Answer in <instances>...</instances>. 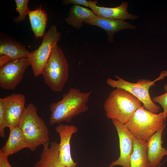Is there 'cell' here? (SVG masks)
I'll return each instance as SVG.
<instances>
[{
    "instance_id": "obj_24",
    "label": "cell",
    "mask_w": 167,
    "mask_h": 167,
    "mask_svg": "<svg viewBox=\"0 0 167 167\" xmlns=\"http://www.w3.org/2000/svg\"><path fill=\"white\" fill-rule=\"evenodd\" d=\"M91 1L86 0H64L61 4L64 5H67L73 4L74 5H82L90 7Z\"/></svg>"
},
{
    "instance_id": "obj_1",
    "label": "cell",
    "mask_w": 167,
    "mask_h": 167,
    "mask_svg": "<svg viewBox=\"0 0 167 167\" xmlns=\"http://www.w3.org/2000/svg\"><path fill=\"white\" fill-rule=\"evenodd\" d=\"M92 92L91 91L83 92L79 89L70 88L61 100L50 104L49 124L64 121L70 122L73 117L87 111L89 108L87 102Z\"/></svg>"
},
{
    "instance_id": "obj_4",
    "label": "cell",
    "mask_w": 167,
    "mask_h": 167,
    "mask_svg": "<svg viewBox=\"0 0 167 167\" xmlns=\"http://www.w3.org/2000/svg\"><path fill=\"white\" fill-rule=\"evenodd\" d=\"M167 117L163 112L154 113L141 106L125 125L135 137L147 141L165 124Z\"/></svg>"
},
{
    "instance_id": "obj_2",
    "label": "cell",
    "mask_w": 167,
    "mask_h": 167,
    "mask_svg": "<svg viewBox=\"0 0 167 167\" xmlns=\"http://www.w3.org/2000/svg\"><path fill=\"white\" fill-rule=\"evenodd\" d=\"M18 126L31 151H34L38 146L49 142L48 127L38 114L37 109L33 104L30 103L27 105Z\"/></svg>"
},
{
    "instance_id": "obj_7",
    "label": "cell",
    "mask_w": 167,
    "mask_h": 167,
    "mask_svg": "<svg viewBox=\"0 0 167 167\" xmlns=\"http://www.w3.org/2000/svg\"><path fill=\"white\" fill-rule=\"evenodd\" d=\"M61 36V33L58 31L57 26L52 25L44 35L38 48L31 52L27 58L35 77L41 75L45 65Z\"/></svg>"
},
{
    "instance_id": "obj_9",
    "label": "cell",
    "mask_w": 167,
    "mask_h": 167,
    "mask_svg": "<svg viewBox=\"0 0 167 167\" xmlns=\"http://www.w3.org/2000/svg\"><path fill=\"white\" fill-rule=\"evenodd\" d=\"M112 120L119 137L120 155L118 158L113 161L109 167L117 165L130 167V157L133 151L134 136L128 129L125 123L115 119Z\"/></svg>"
},
{
    "instance_id": "obj_21",
    "label": "cell",
    "mask_w": 167,
    "mask_h": 167,
    "mask_svg": "<svg viewBox=\"0 0 167 167\" xmlns=\"http://www.w3.org/2000/svg\"><path fill=\"white\" fill-rule=\"evenodd\" d=\"M17 11L19 15L13 19L14 21L16 23H19L23 21L28 15L29 9L28 8V0H15Z\"/></svg>"
},
{
    "instance_id": "obj_18",
    "label": "cell",
    "mask_w": 167,
    "mask_h": 167,
    "mask_svg": "<svg viewBox=\"0 0 167 167\" xmlns=\"http://www.w3.org/2000/svg\"><path fill=\"white\" fill-rule=\"evenodd\" d=\"M65 22L74 28H81L83 23L95 18L96 16L92 11L79 5H74L71 7Z\"/></svg>"
},
{
    "instance_id": "obj_20",
    "label": "cell",
    "mask_w": 167,
    "mask_h": 167,
    "mask_svg": "<svg viewBox=\"0 0 167 167\" xmlns=\"http://www.w3.org/2000/svg\"><path fill=\"white\" fill-rule=\"evenodd\" d=\"M28 15L32 29L36 37L44 36L48 20L45 11L41 7H38L33 10H29Z\"/></svg>"
},
{
    "instance_id": "obj_16",
    "label": "cell",
    "mask_w": 167,
    "mask_h": 167,
    "mask_svg": "<svg viewBox=\"0 0 167 167\" xmlns=\"http://www.w3.org/2000/svg\"><path fill=\"white\" fill-rule=\"evenodd\" d=\"M9 128L10 133L8 139L0 149V152L8 157L24 148H28L23 132L18 126Z\"/></svg>"
},
{
    "instance_id": "obj_8",
    "label": "cell",
    "mask_w": 167,
    "mask_h": 167,
    "mask_svg": "<svg viewBox=\"0 0 167 167\" xmlns=\"http://www.w3.org/2000/svg\"><path fill=\"white\" fill-rule=\"evenodd\" d=\"M30 66L28 58L10 61L0 66V87L13 90L21 81L27 68Z\"/></svg>"
},
{
    "instance_id": "obj_10",
    "label": "cell",
    "mask_w": 167,
    "mask_h": 167,
    "mask_svg": "<svg viewBox=\"0 0 167 167\" xmlns=\"http://www.w3.org/2000/svg\"><path fill=\"white\" fill-rule=\"evenodd\" d=\"M0 99L4 108L6 127L18 126L26 109L25 95L14 93Z\"/></svg>"
},
{
    "instance_id": "obj_22",
    "label": "cell",
    "mask_w": 167,
    "mask_h": 167,
    "mask_svg": "<svg viewBox=\"0 0 167 167\" xmlns=\"http://www.w3.org/2000/svg\"><path fill=\"white\" fill-rule=\"evenodd\" d=\"M163 88L166 92L154 97L152 100L154 102L157 103L161 105L163 109V113L167 116V83L164 85Z\"/></svg>"
},
{
    "instance_id": "obj_11",
    "label": "cell",
    "mask_w": 167,
    "mask_h": 167,
    "mask_svg": "<svg viewBox=\"0 0 167 167\" xmlns=\"http://www.w3.org/2000/svg\"><path fill=\"white\" fill-rule=\"evenodd\" d=\"M55 131L60 137L59 151L61 162L66 167H76L77 163L75 162L71 157L70 140L72 135L78 132L77 128L73 125L60 124L56 127Z\"/></svg>"
},
{
    "instance_id": "obj_13",
    "label": "cell",
    "mask_w": 167,
    "mask_h": 167,
    "mask_svg": "<svg viewBox=\"0 0 167 167\" xmlns=\"http://www.w3.org/2000/svg\"><path fill=\"white\" fill-rule=\"evenodd\" d=\"M97 1H92L90 8L96 15L110 19L123 20L134 19L139 17L128 13L127 10L128 3L123 2L119 6L114 7L100 6L96 5Z\"/></svg>"
},
{
    "instance_id": "obj_12",
    "label": "cell",
    "mask_w": 167,
    "mask_h": 167,
    "mask_svg": "<svg viewBox=\"0 0 167 167\" xmlns=\"http://www.w3.org/2000/svg\"><path fill=\"white\" fill-rule=\"evenodd\" d=\"M31 52L25 46L7 36L2 35L0 39V66L11 60L28 58Z\"/></svg>"
},
{
    "instance_id": "obj_17",
    "label": "cell",
    "mask_w": 167,
    "mask_h": 167,
    "mask_svg": "<svg viewBox=\"0 0 167 167\" xmlns=\"http://www.w3.org/2000/svg\"><path fill=\"white\" fill-rule=\"evenodd\" d=\"M43 145V148L39 161L33 167H66L60 159L59 143L56 142H48Z\"/></svg>"
},
{
    "instance_id": "obj_3",
    "label": "cell",
    "mask_w": 167,
    "mask_h": 167,
    "mask_svg": "<svg viewBox=\"0 0 167 167\" xmlns=\"http://www.w3.org/2000/svg\"><path fill=\"white\" fill-rule=\"evenodd\" d=\"M141 106L140 101L129 92L116 88L110 93L104 108L108 118L125 124Z\"/></svg>"
},
{
    "instance_id": "obj_14",
    "label": "cell",
    "mask_w": 167,
    "mask_h": 167,
    "mask_svg": "<svg viewBox=\"0 0 167 167\" xmlns=\"http://www.w3.org/2000/svg\"><path fill=\"white\" fill-rule=\"evenodd\" d=\"M165 124L149 138L147 154L150 167H159L163 157L167 156V149L162 146V137Z\"/></svg>"
},
{
    "instance_id": "obj_6",
    "label": "cell",
    "mask_w": 167,
    "mask_h": 167,
    "mask_svg": "<svg viewBox=\"0 0 167 167\" xmlns=\"http://www.w3.org/2000/svg\"><path fill=\"white\" fill-rule=\"evenodd\" d=\"M167 76V71L162 72L160 76L153 81L149 79H139L136 83L127 81L118 75L115 76L117 80L108 78L106 84L113 88H120L129 92L137 98L143 104L147 110L156 113L160 110V107L152 101L150 96L149 90L150 88L155 85V82L164 79Z\"/></svg>"
},
{
    "instance_id": "obj_19",
    "label": "cell",
    "mask_w": 167,
    "mask_h": 167,
    "mask_svg": "<svg viewBox=\"0 0 167 167\" xmlns=\"http://www.w3.org/2000/svg\"><path fill=\"white\" fill-rule=\"evenodd\" d=\"M148 142L134 136L130 167H150L147 154Z\"/></svg>"
},
{
    "instance_id": "obj_5",
    "label": "cell",
    "mask_w": 167,
    "mask_h": 167,
    "mask_svg": "<svg viewBox=\"0 0 167 167\" xmlns=\"http://www.w3.org/2000/svg\"><path fill=\"white\" fill-rule=\"evenodd\" d=\"M45 84L54 92L63 89L69 77L67 59L58 44L54 47L42 71Z\"/></svg>"
},
{
    "instance_id": "obj_25",
    "label": "cell",
    "mask_w": 167,
    "mask_h": 167,
    "mask_svg": "<svg viewBox=\"0 0 167 167\" xmlns=\"http://www.w3.org/2000/svg\"><path fill=\"white\" fill-rule=\"evenodd\" d=\"M8 157L0 152V167H12L8 159Z\"/></svg>"
},
{
    "instance_id": "obj_15",
    "label": "cell",
    "mask_w": 167,
    "mask_h": 167,
    "mask_svg": "<svg viewBox=\"0 0 167 167\" xmlns=\"http://www.w3.org/2000/svg\"><path fill=\"white\" fill-rule=\"evenodd\" d=\"M85 23L99 27L104 29L107 32L108 41L109 42L113 41V35L116 32L122 29H135L136 28V26L129 22L103 17L97 15L94 19L88 20Z\"/></svg>"
},
{
    "instance_id": "obj_23",
    "label": "cell",
    "mask_w": 167,
    "mask_h": 167,
    "mask_svg": "<svg viewBox=\"0 0 167 167\" xmlns=\"http://www.w3.org/2000/svg\"><path fill=\"white\" fill-rule=\"evenodd\" d=\"M6 127L4 108L0 99V136L2 138H3L5 136V129Z\"/></svg>"
}]
</instances>
